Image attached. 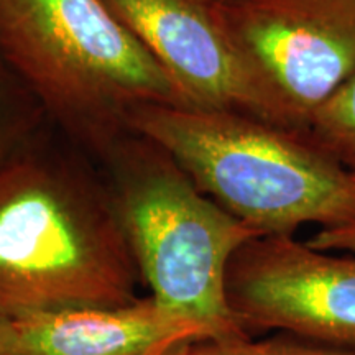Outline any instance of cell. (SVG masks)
Here are the masks:
<instances>
[{"mask_svg": "<svg viewBox=\"0 0 355 355\" xmlns=\"http://www.w3.org/2000/svg\"><path fill=\"white\" fill-rule=\"evenodd\" d=\"M139 283L94 159L46 123L0 162V319L123 306Z\"/></svg>", "mask_w": 355, "mask_h": 355, "instance_id": "cell-1", "label": "cell"}, {"mask_svg": "<svg viewBox=\"0 0 355 355\" xmlns=\"http://www.w3.org/2000/svg\"><path fill=\"white\" fill-rule=\"evenodd\" d=\"M0 56L50 125L99 165L144 104L189 105L104 0H0Z\"/></svg>", "mask_w": 355, "mask_h": 355, "instance_id": "cell-2", "label": "cell"}, {"mask_svg": "<svg viewBox=\"0 0 355 355\" xmlns=\"http://www.w3.org/2000/svg\"><path fill=\"white\" fill-rule=\"evenodd\" d=\"M99 166L150 296L204 337L248 336L229 308L225 272L235 252L260 235L139 133L123 137Z\"/></svg>", "mask_w": 355, "mask_h": 355, "instance_id": "cell-3", "label": "cell"}, {"mask_svg": "<svg viewBox=\"0 0 355 355\" xmlns=\"http://www.w3.org/2000/svg\"><path fill=\"white\" fill-rule=\"evenodd\" d=\"M128 128L162 146L206 196L259 235L329 227L347 206V170L296 133L247 115L144 104Z\"/></svg>", "mask_w": 355, "mask_h": 355, "instance_id": "cell-4", "label": "cell"}, {"mask_svg": "<svg viewBox=\"0 0 355 355\" xmlns=\"http://www.w3.org/2000/svg\"><path fill=\"white\" fill-rule=\"evenodd\" d=\"M298 127L355 71V0H199Z\"/></svg>", "mask_w": 355, "mask_h": 355, "instance_id": "cell-5", "label": "cell"}, {"mask_svg": "<svg viewBox=\"0 0 355 355\" xmlns=\"http://www.w3.org/2000/svg\"><path fill=\"white\" fill-rule=\"evenodd\" d=\"M225 296L250 337L275 329L355 350V254L316 250L295 235H260L230 259Z\"/></svg>", "mask_w": 355, "mask_h": 355, "instance_id": "cell-6", "label": "cell"}, {"mask_svg": "<svg viewBox=\"0 0 355 355\" xmlns=\"http://www.w3.org/2000/svg\"><path fill=\"white\" fill-rule=\"evenodd\" d=\"M183 91L189 105L298 127L199 0H104Z\"/></svg>", "mask_w": 355, "mask_h": 355, "instance_id": "cell-7", "label": "cell"}, {"mask_svg": "<svg viewBox=\"0 0 355 355\" xmlns=\"http://www.w3.org/2000/svg\"><path fill=\"white\" fill-rule=\"evenodd\" d=\"M20 355H165L204 337L153 296L114 308H66L12 321Z\"/></svg>", "mask_w": 355, "mask_h": 355, "instance_id": "cell-8", "label": "cell"}, {"mask_svg": "<svg viewBox=\"0 0 355 355\" xmlns=\"http://www.w3.org/2000/svg\"><path fill=\"white\" fill-rule=\"evenodd\" d=\"M301 140L355 171V71L339 91L311 115Z\"/></svg>", "mask_w": 355, "mask_h": 355, "instance_id": "cell-9", "label": "cell"}, {"mask_svg": "<svg viewBox=\"0 0 355 355\" xmlns=\"http://www.w3.org/2000/svg\"><path fill=\"white\" fill-rule=\"evenodd\" d=\"M165 355H355V350L278 332L263 340H255L250 336L191 339L171 347Z\"/></svg>", "mask_w": 355, "mask_h": 355, "instance_id": "cell-10", "label": "cell"}, {"mask_svg": "<svg viewBox=\"0 0 355 355\" xmlns=\"http://www.w3.org/2000/svg\"><path fill=\"white\" fill-rule=\"evenodd\" d=\"M46 123L38 102L13 76L0 56V162Z\"/></svg>", "mask_w": 355, "mask_h": 355, "instance_id": "cell-11", "label": "cell"}, {"mask_svg": "<svg viewBox=\"0 0 355 355\" xmlns=\"http://www.w3.org/2000/svg\"><path fill=\"white\" fill-rule=\"evenodd\" d=\"M306 243L321 252L355 254V171H349L347 206L343 216L329 227L318 229Z\"/></svg>", "mask_w": 355, "mask_h": 355, "instance_id": "cell-12", "label": "cell"}, {"mask_svg": "<svg viewBox=\"0 0 355 355\" xmlns=\"http://www.w3.org/2000/svg\"><path fill=\"white\" fill-rule=\"evenodd\" d=\"M0 355H20L12 321L0 319Z\"/></svg>", "mask_w": 355, "mask_h": 355, "instance_id": "cell-13", "label": "cell"}]
</instances>
